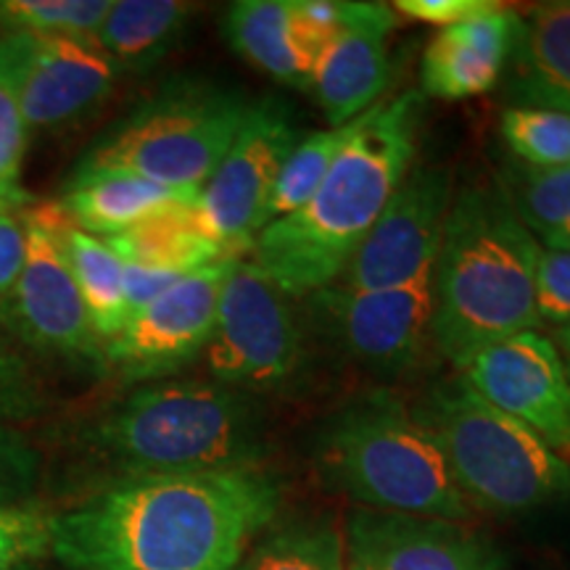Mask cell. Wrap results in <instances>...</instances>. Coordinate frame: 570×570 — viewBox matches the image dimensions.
Returning <instances> with one entry per match:
<instances>
[{
	"label": "cell",
	"mask_w": 570,
	"mask_h": 570,
	"mask_svg": "<svg viewBox=\"0 0 570 570\" xmlns=\"http://www.w3.org/2000/svg\"><path fill=\"white\" fill-rule=\"evenodd\" d=\"M283 502L262 468L109 481L51 515L69 570H233Z\"/></svg>",
	"instance_id": "6da1fadb"
},
{
	"label": "cell",
	"mask_w": 570,
	"mask_h": 570,
	"mask_svg": "<svg viewBox=\"0 0 570 570\" xmlns=\"http://www.w3.org/2000/svg\"><path fill=\"white\" fill-rule=\"evenodd\" d=\"M423 98L410 90L377 104L309 202L254 235L252 259L285 296H312L344 275L410 173Z\"/></svg>",
	"instance_id": "7a4b0ae2"
},
{
	"label": "cell",
	"mask_w": 570,
	"mask_h": 570,
	"mask_svg": "<svg viewBox=\"0 0 570 570\" xmlns=\"http://www.w3.org/2000/svg\"><path fill=\"white\" fill-rule=\"evenodd\" d=\"M539 240L502 188L465 185L433 267L431 341L460 370L483 348L537 327Z\"/></svg>",
	"instance_id": "3957f363"
},
{
	"label": "cell",
	"mask_w": 570,
	"mask_h": 570,
	"mask_svg": "<svg viewBox=\"0 0 570 570\" xmlns=\"http://www.w3.org/2000/svg\"><path fill=\"white\" fill-rule=\"evenodd\" d=\"M114 481L135 475L259 468L265 433L244 391L202 377L142 383L75 433Z\"/></svg>",
	"instance_id": "277c9868"
},
{
	"label": "cell",
	"mask_w": 570,
	"mask_h": 570,
	"mask_svg": "<svg viewBox=\"0 0 570 570\" xmlns=\"http://www.w3.org/2000/svg\"><path fill=\"white\" fill-rule=\"evenodd\" d=\"M315 465L327 487L365 510L458 523L473 515L436 441L389 394L360 399L327 420Z\"/></svg>",
	"instance_id": "5b68a950"
},
{
	"label": "cell",
	"mask_w": 570,
	"mask_h": 570,
	"mask_svg": "<svg viewBox=\"0 0 570 570\" xmlns=\"http://www.w3.org/2000/svg\"><path fill=\"white\" fill-rule=\"evenodd\" d=\"M410 412L436 441L473 510L510 518L570 497L566 458L475 394L462 375L433 386Z\"/></svg>",
	"instance_id": "8992f818"
},
{
	"label": "cell",
	"mask_w": 570,
	"mask_h": 570,
	"mask_svg": "<svg viewBox=\"0 0 570 570\" xmlns=\"http://www.w3.org/2000/svg\"><path fill=\"white\" fill-rule=\"evenodd\" d=\"M248 109L240 90L177 77L111 125L82 154L75 173H130L202 194Z\"/></svg>",
	"instance_id": "52a82bcc"
},
{
	"label": "cell",
	"mask_w": 570,
	"mask_h": 570,
	"mask_svg": "<svg viewBox=\"0 0 570 570\" xmlns=\"http://www.w3.org/2000/svg\"><path fill=\"white\" fill-rule=\"evenodd\" d=\"M204 360L212 381L244 394L281 389L302 365V331L288 296L244 254L225 277Z\"/></svg>",
	"instance_id": "ba28073f"
},
{
	"label": "cell",
	"mask_w": 570,
	"mask_h": 570,
	"mask_svg": "<svg viewBox=\"0 0 570 570\" xmlns=\"http://www.w3.org/2000/svg\"><path fill=\"white\" fill-rule=\"evenodd\" d=\"M24 223L27 262L13 291L0 304V325L38 354L101 365L104 344L92 333L61 244L67 217L56 202H38L24 212Z\"/></svg>",
	"instance_id": "9c48e42d"
},
{
	"label": "cell",
	"mask_w": 570,
	"mask_h": 570,
	"mask_svg": "<svg viewBox=\"0 0 570 570\" xmlns=\"http://www.w3.org/2000/svg\"><path fill=\"white\" fill-rule=\"evenodd\" d=\"M298 138L302 135L288 104L277 98L252 104L238 135L196 202L204 230L225 252L240 254L265 227L277 175Z\"/></svg>",
	"instance_id": "30bf717a"
},
{
	"label": "cell",
	"mask_w": 570,
	"mask_h": 570,
	"mask_svg": "<svg viewBox=\"0 0 570 570\" xmlns=\"http://www.w3.org/2000/svg\"><path fill=\"white\" fill-rule=\"evenodd\" d=\"M238 256H225L209 267L180 277L146 309L132 315L125 331L106 341L101 348V367L106 373L125 383L167 381V375L204 356L217 320L225 277Z\"/></svg>",
	"instance_id": "8fae6325"
},
{
	"label": "cell",
	"mask_w": 570,
	"mask_h": 570,
	"mask_svg": "<svg viewBox=\"0 0 570 570\" xmlns=\"http://www.w3.org/2000/svg\"><path fill=\"white\" fill-rule=\"evenodd\" d=\"M317 327L370 373L402 375L431 341L433 275L402 288L348 291L338 283L309 296Z\"/></svg>",
	"instance_id": "7c38bea8"
},
{
	"label": "cell",
	"mask_w": 570,
	"mask_h": 570,
	"mask_svg": "<svg viewBox=\"0 0 570 570\" xmlns=\"http://www.w3.org/2000/svg\"><path fill=\"white\" fill-rule=\"evenodd\" d=\"M452 188V175L444 167L410 169L336 281L341 288H402L433 275L454 202Z\"/></svg>",
	"instance_id": "4fadbf2b"
},
{
	"label": "cell",
	"mask_w": 570,
	"mask_h": 570,
	"mask_svg": "<svg viewBox=\"0 0 570 570\" xmlns=\"http://www.w3.org/2000/svg\"><path fill=\"white\" fill-rule=\"evenodd\" d=\"M475 394L515 417L554 452L570 454V377L558 348L537 331L483 348L462 367Z\"/></svg>",
	"instance_id": "5bb4252c"
},
{
	"label": "cell",
	"mask_w": 570,
	"mask_h": 570,
	"mask_svg": "<svg viewBox=\"0 0 570 570\" xmlns=\"http://www.w3.org/2000/svg\"><path fill=\"white\" fill-rule=\"evenodd\" d=\"M346 570H504L508 558L468 523L354 510L344 525Z\"/></svg>",
	"instance_id": "9a60e30c"
},
{
	"label": "cell",
	"mask_w": 570,
	"mask_h": 570,
	"mask_svg": "<svg viewBox=\"0 0 570 570\" xmlns=\"http://www.w3.org/2000/svg\"><path fill=\"white\" fill-rule=\"evenodd\" d=\"M338 27L341 0H238L223 17L227 46L296 90H312Z\"/></svg>",
	"instance_id": "2e32d148"
},
{
	"label": "cell",
	"mask_w": 570,
	"mask_h": 570,
	"mask_svg": "<svg viewBox=\"0 0 570 570\" xmlns=\"http://www.w3.org/2000/svg\"><path fill=\"white\" fill-rule=\"evenodd\" d=\"M119 71L96 40H32L21 71V111L30 132L80 125L109 101Z\"/></svg>",
	"instance_id": "e0dca14e"
},
{
	"label": "cell",
	"mask_w": 570,
	"mask_h": 570,
	"mask_svg": "<svg viewBox=\"0 0 570 570\" xmlns=\"http://www.w3.org/2000/svg\"><path fill=\"white\" fill-rule=\"evenodd\" d=\"M394 30L396 11L391 6L341 3L338 35L312 85L327 125L344 127L381 104L391 82L389 38Z\"/></svg>",
	"instance_id": "ac0fdd59"
},
{
	"label": "cell",
	"mask_w": 570,
	"mask_h": 570,
	"mask_svg": "<svg viewBox=\"0 0 570 570\" xmlns=\"http://www.w3.org/2000/svg\"><path fill=\"white\" fill-rule=\"evenodd\" d=\"M518 13L494 11L444 27L420 61V92L439 101H468L494 90L518 38Z\"/></svg>",
	"instance_id": "d6986e66"
},
{
	"label": "cell",
	"mask_w": 570,
	"mask_h": 570,
	"mask_svg": "<svg viewBox=\"0 0 570 570\" xmlns=\"http://www.w3.org/2000/svg\"><path fill=\"white\" fill-rule=\"evenodd\" d=\"M518 19L508 85L512 106L570 114V0L539 3Z\"/></svg>",
	"instance_id": "ffe728a7"
},
{
	"label": "cell",
	"mask_w": 570,
	"mask_h": 570,
	"mask_svg": "<svg viewBox=\"0 0 570 570\" xmlns=\"http://www.w3.org/2000/svg\"><path fill=\"white\" fill-rule=\"evenodd\" d=\"M196 198V190H175L130 173H71L56 204L77 230L111 238L169 206Z\"/></svg>",
	"instance_id": "44dd1931"
},
{
	"label": "cell",
	"mask_w": 570,
	"mask_h": 570,
	"mask_svg": "<svg viewBox=\"0 0 570 570\" xmlns=\"http://www.w3.org/2000/svg\"><path fill=\"white\" fill-rule=\"evenodd\" d=\"M196 202L169 206L130 230L104 238L106 246L130 265L167 269L177 275H190L233 256L204 230Z\"/></svg>",
	"instance_id": "7402d4cb"
},
{
	"label": "cell",
	"mask_w": 570,
	"mask_h": 570,
	"mask_svg": "<svg viewBox=\"0 0 570 570\" xmlns=\"http://www.w3.org/2000/svg\"><path fill=\"white\" fill-rule=\"evenodd\" d=\"M194 13L196 6L183 0H111L96 42L122 75H138L173 51Z\"/></svg>",
	"instance_id": "603a6c76"
},
{
	"label": "cell",
	"mask_w": 570,
	"mask_h": 570,
	"mask_svg": "<svg viewBox=\"0 0 570 570\" xmlns=\"http://www.w3.org/2000/svg\"><path fill=\"white\" fill-rule=\"evenodd\" d=\"M61 244L77 288H80L92 333L106 344L130 323L125 294V262L106 246L104 238L77 230L69 219L61 227Z\"/></svg>",
	"instance_id": "cb8c5ba5"
},
{
	"label": "cell",
	"mask_w": 570,
	"mask_h": 570,
	"mask_svg": "<svg viewBox=\"0 0 570 570\" xmlns=\"http://www.w3.org/2000/svg\"><path fill=\"white\" fill-rule=\"evenodd\" d=\"M27 51L30 38L0 35V209L9 212H27L38 204L21 180L32 138L21 111V71Z\"/></svg>",
	"instance_id": "d4e9b609"
},
{
	"label": "cell",
	"mask_w": 570,
	"mask_h": 570,
	"mask_svg": "<svg viewBox=\"0 0 570 570\" xmlns=\"http://www.w3.org/2000/svg\"><path fill=\"white\" fill-rule=\"evenodd\" d=\"M504 196L541 248H570V167H512Z\"/></svg>",
	"instance_id": "484cf974"
},
{
	"label": "cell",
	"mask_w": 570,
	"mask_h": 570,
	"mask_svg": "<svg viewBox=\"0 0 570 570\" xmlns=\"http://www.w3.org/2000/svg\"><path fill=\"white\" fill-rule=\"evenodd\" d=\"M233 570H346L344 531L331 520H296L248 547Z\"/></svg>",
	"instance_id": "4316f807"
},
{
	"label": "cell",
	"mask_w": 570,
	"mask_h": 570,
	"mask_svg": "<svg viewBox=\"0 0 570 570\" xmlns=\"http://www.w3.org/2000/svg\"><path fill=\"white\" fill-rule=\"evenodd\" d=\"M370 111L344 127H327V130L309 132L306 138H298L294 151L288 154V159L283 164L281 175H277L273 198L267 204L265 225L275 223V219L285 217V214L302 209L309 202L312 194L320 188V183L325 180V175L331 173L338 154L348 146V140L354 138L356 130L365 125Z\"/></svg>",
	"instance_id": "83f0119b"
},
{
	"label": "cell",
	"mask_w": 570,
	"mask_h": 570,
	"mask_svg": "<svg viewBox=\"0 0 570 570\" xmlns=\"http://www.w3.org/2000/svg\"><path fill=\"white\" fill-rule=\"evenodd\" d=\"M111 0H0V32L19 38L96 40Z\"/></svg>",
	"instance_id": "f1b7e54d"
},
{
	"label": "cell",
	"mask_w": 570,
	"mask_h": 570,
	"mask_svg": "<svg viewBox=\"0 0 570 570\" xmlns=\"http://www.w3.org/2000/svg\"><path fill=\"white\" fill-rule=\"evenodd\" d=\"M502 138L520 167H570V114L512 106L502 114Z\"/></svg>",
	"instance_id": "f546056e"
},
{
	"label": "cell",
	"mask_w": 570,
	"mask_h": 570,
	"mask_svg": "<svg viewBox=\"0 0 570 570\" xmlns=\"http://www.w3.org/2000/svg\"><path fill=\"white\" fill-rule=\"evenodd\" d=\"M42 481V458L19 425L0 420V510L32 508Z\"/></svg>",
	"instance_id": "4dcf8cb0"
},
{
	"label": "cell",
	"mask_w": 570,
	"mask_h": 570,
	"mask_svg": "<svg viewBox=\"0 0 570 570\" xmlns=\"http://www.w3.org/2000/svg\"><path fill=\"white\" fill-rule=\"evenodd\" d=\"M46 410V394L17 341L0 325V420L21 425L38 420Z\"/></svg>",
	"instance_id": "1f68e13d"
},
{
	"label": "cell",
	"mask_w": 570,
	"mask_h": 570,
	"mask_svg": "<svg viewBox=\"0 0 570 570\" xmlns=\"http://www.w3.org/2000/svg\"><path fill=\"white\" fill-rule=\"evenodd\" d=\"M51 515L40 504L0 510V570H30L51 558Z\"/></svg>",
	"instance_id": "d6a6232c"
},
{
	"label": "cell",
	"mask_w": 570,
	"mask_h": 570,
	"mask_svg": "<svg viewBox=\"0 0 570 570\" xmlns=\"http://www.w3.org/2000/svg\"><path fill=\"white\" fill-rule=\"evenodd\" d=\"M537 312L552 325L570 323V248H541L537 265Z\"/></svg>",
	"instance_id": "836d02e7"
},
{
	"label": "cell",
	"mask_w": 570,
	"mask_h": 570,
	"mask_svg": "<svg viewBox=\"0 0 570 570\" xmlns=\"http://www.w3.org/2000/svg\"><path fill=\"white\" fill-rule=\"evenodd\" d=\"M27 262L24 212L0 209V304L17 285Z\"/></svg>",
	"instance_id": "e575fe53"
},
{
	"label": "cell",
	"mask_w": 570,
	"mask_h": 570,
	"mask_svg": "<svg viewBox=\"0 0 570 570\" xmlns=\"http://www.w3.org/2000/svg\"><path fill=\"white\" fill-rule=\"evenodd\" d=\"M407 19L425 21V24L444 27L460 24V21L479 17V13L499 9L494 0H399L394 6Z\"/></svg>",
	"instance_id": "d590c367"
},
{
	"label": "cell",
	"mask_w": 570,
	"mask_h": 570,
	"mask_svg": "<svg viewBox=\"0 0 570 570\" xmlns=\"http://www.w3.org/2000/svg\"><path fill=\"white\" fill-rule=\"evenodd\" d=\"M185 275L167 273V269H154V267H140L125 262V294H127V309L132 315H138L140 309H146L154 298H159L169 285H175Z\"/></svg>",
	"instance_id": "8d00e7d4"
},
{
	"label": "cell",
	"mask_w": 570,
	"mask_h": 570,
	"mask_svg": "<svg viewBox=\"0 0 570 570\" xmlns=\"http://www.w3.org/2000/svg\"><path fill=\"white\" fill-rule=\"evenodd\" d=\"M554 348H558L562 367H566V373L570 377V323L558 327V346H554Z\"/></svg>",
	"instance_id": "74e56055"
}]
</instances>
